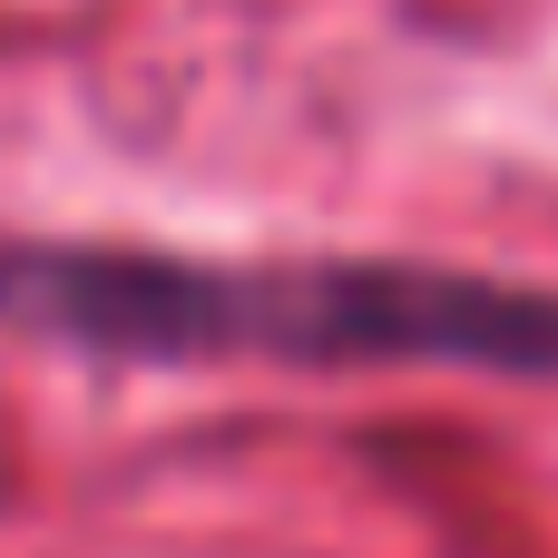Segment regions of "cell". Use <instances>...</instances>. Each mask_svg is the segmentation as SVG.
I'll return each mask as SVG.
<instances>
[{"label":"cell","instance_id":"obj_1","mask_svg":"<svg viewBox=\"0 0 558 558\" xmlns=\"http://www.w3.org/2000/svg\"><path fill=\"white\" fill-rule=\"evenodd\" d=\"M0 333L98 363H461L558 383V284L432 255H186L0 226Z\"/></svg>","mask_w":558,"mask_h":558}]
</instances>
